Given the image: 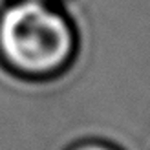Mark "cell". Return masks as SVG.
Masks as SVG:
<instances>
[{
  "mask_svg": "<svg viewBox=\"0 0 150 150\" xmlns=\"http://www.w3.org/2000/svg\"><path fill=\"white\" fill-rule=\"evenodd\" d=\"M46 119H48V117H46ZM35 123H37V121H35ZM17 130H18V128H17ZM13 132H15V130H13ZM4 137H6V136H4Z\"/></svg>",
  "mask_w": 150,
  "mask_h": 150,
  "instance_id": "3957f363",
  "label": "cell"
},
{
  "mask_svg": "<svg viewBox=\"0 0 150 150\" xmlns=\"http://www.w3.org/2000/svg\"><path fill=\"white\" fill-rule=\"evenodd\" d=\"M75 53V31L51 2L13 0L0 13V57L29 77L61 71Z\"/></svg>",
  "mask_w": 150,
  "mask_h": 150,
  "instance_id": "6da1fadb",
  "label": "cell"
},
{
  "mask_svg": "<svg viewBox=\"0 0 150 150\" xmlns=\"http://www.w3.org/2000/svg\"><path fill=\"white\" fill-rule=\"evenodd\" d=\"M68 150H121L115 145H110L106 141H99V139H84L79 143L71 145Z\"/></svg>",
  "mask_w": 150,
  "mask_h": 150,
  "instance_id": "7a4b0ae2",
  "label": "cell"
}]
</instances>
